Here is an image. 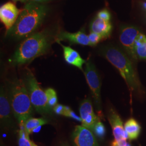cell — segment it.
<instances>
[{
    "instance_id": "6da1fadb",
    "label": "cell",
    "mask_w": 146,
    "mask_h": 146,
    "mask_svg": "<svg viewBox=\"0 0 146 146\" xmlns=\"http://www.w3.org/2000/svg\"><path fill=\"white\" fill-rule=\"evenodd\" d=\"M47 13L46 5L29 0L20 11L14 26L7 31V36L15 40L29 36L42 25Z\"/></svg>"
},
{
    "instance_id": "7a4b0ae2",
    "label": "cell",
    "mask_w": 146,
    "mask_h": 146,
    "mask_svg": "<svg viewBox=\"0 0 146 146\" xmlns=\"http://www.w3.org/2000/svg\"><path fill=\"white\" fill-rule=\"evenodd\" d=\"M56 37L48 30L34 33L25 38L17 48L11 58V63L22 65L31 62L35 58L45 54L49 50Z\"/></svg>"
},
{
    "instance_id": "3957f363",
    "label": "cell",
    "mask_w": 146,
    "mask_h": 146,
    "mask_svg": "<svg viewBox=\"0 0 146 146\" xmlns=\"http://www.w3.org/2000/svg\"><path fill=\"white\" fill-rule=\"evenodd\" d=\"M6 88L14 115L19 125H25L31 117L33 108L24 80L14 78L8 81Z\"/></svg>"
},
{
    "instance_id": "277c9868",
    "label": "cell",
    "mask_w": 146,
    "mask_h": 146,
    "mask_svg": "<svg viewBox=\"0 0 146 146\" xmlns=\"http://www.w3.org/2000/svg\"><path fill=\"white\" fill-rule=\"evenodd\" d=\"M101 53L119 70L131 90H137L140 88L141 84L131 59L120 48L113 45L107 46L101 49Z\"/></svg>"
},
{
    "instance_id": "5b68a950",
    "label": "cell",
    "mask_w": 146,
    "mask_h": 146,
    "mask_svg": "<svg viewBox=\"0 0 146 146\" xmlns=\"http://www.w3.org/2000/svg\"><path fill=\"white\" fill-rule=\"evenodd\" d=\"M24 81L30 96L31 104L37 111L41 114L51 113V108L48 104L47 95L40 87L33 73L27 69Z\"/></svg>"
},
{
    "instance_id": "8992f818",
    "label": "cell",
    "mask_w": 146,
    "mask_h": 146,
    "mask_svg": "<svg viewBox=\"0 0 146 146\" xmlns=\"http://www.w3.org/2000/svg\"><path fill=\"white\" fill-rule=\"evenodd\" d=\"M84 75L87 84L90 89L96 107L101 108V81L99 74L94 63L88 59L86 62Z\"/></svg>"
},
{
    "instance_id": "52a82bcc",
    "label": "cell",
    "mask_w": 146,
    "mask_h": 146,
    "mask_svg": "<svg viewBox=\"0 0 146 146\" xmlns=\"http://www.w3.org/2000/svg\"><path fill=\"white\" fill-rule=\"evenodd\" d=\"M141 33L135 27L125 26L122 28L120 34V40L129 56L136 60L137 56L135 52V42L138 35Z\"/></svg>"
},
{
    "instance_id": "ba28073f",
    "label": "cell",
    "mask_w": 146,
    "mask_h": 146,
    "mask_svg": "<svg viewBox=\"0 0 146 146\" xmlns=\"http://www.w3.org/2000/svg\"><path fill=\"white\" fill-rule=\"evenodd\" d=\"M13 111L7 88L1 86L0 90V119L1 125L5 128H11L13 121L11 116Z\"/></svg>"
},
{
    "instance_id": "9c48e42d",
    "label": "cell",
    "mask_w": 146,
    "mask_h": 146,
    "mask_svg": "<svg viewBox=\"0 0 146 146\" xmlns=\"http://www.w3.org/2000/svg\"><path fill=\"white\" fill-rule=\"evenodd\" d=\"M75 146H99L92 131L83 125H76L72 134Z\"/></svg>"
},
{
    "instance_id": "30bf717a",
    "label": "cell",
    "mask_w": 146,
    "mask_h": 146,
    "mask_svg": "<svg viewBox=\"0 0 146 146\" xmlns=\"http://www.w3.org/2000/svg\"><path fill=\"white\" fill-rule=\"evenodd\" d=\"M79 111L82 125L93 131L98 118L94 113L91 100L89 98L84 100L80 104Z\"/></svg>"
},
{
    "instance_id": "8fae6325",
    "label": "cell",
    "mask_w": 146,
    "mask_h": 146,
    "mask_svg": "<svg viewBox=\"0 0 146 146\" xmlns=\"http://www.w3.org/2000/svg\"><path fill=\"white\" fill-rule=\"evenodd\" d=\"M20 11L13 3L8 2L0 8V20L5 25L7 31L14 26L17 20Z\"/></svg>"
},
{
    "instance_id": "7c38bea8",
    "label": "cell",
    "mask_w": 146,
    "mask_h": 146,
    "mask_svg": "<svg viewBox=\"0 0 146 146\" xmlns=\"http://www.w3.org/2000/svg\"><path fill=\"white\" fill-rule=\"evenodd\" d=\"M62 40L67 41L70 44L90 46L88 36L86 34L84 29L74 33H70L65 31H60L56 36L55 41L58 42Z\"/></svg>"
},
{
    "instance_id": "4fadbf2b",
    "label": "cell",
    "mask_w": 146,
    "mask_h": 146,
    "mask_svg": "<svg viewBox=\"0 0 146 146\" xmlns=\"http://www.w3.org/2000/svg\"><path fill=\"white\" fill-rule=\"evenodd\" d=\"M108 119L110 125L113 129V135L115 141L119 142L122 140H127L129 139V136L123 128V122L119 115L115 111L111 110L108 115Z\"/></svg>"
},
{
    "instance_id": "5bb4252c",
    "label": "cell",
    "mask_w": 146,
    "mask_h": 146,
    "mask_svg": "<svg viewBox=\"0 0 146 146\" xmlns=\"http://www.w3.org/2000/svg\"><path fill=\"white\" fill-rule=\"evenodd\" d=\"M60 46L62 47L63 50V55L66 61L68 64L82 70V66L86 61L81 57L78 52L74 50L71 47L65 46L58 42Z\"/></svg>"
},
{
    "instance_id": "9a60e30c",
    "label": "cell",
    "mask_w": 146,
    "mask_h": 146,
    "mask_svg": "<svg viewBox=\"0 0 146 146\" xmlns=\"http://www.w3.org/2000/svg\"><path fill=\"white\" fill-rule=\"evenodd\" d=\"M112 30L110 21H107L98 17L95 18L90 25V32H94L101 35L104 38L110 36Z\"/></svg>"
},
{
    "instance_id": "2e32d148",
    "label": "cell",
    "mask_w": 146,
    "mask_h": 146,
    "mask_svg": "<svg viewBox=\"0 0 146 146\" xmlns=\"http://www.w3.org/2000/svg\"><path fill=\"white\" fill-rule=\"evenodd\" d=\"M125 129L128 134L129 139L134 140L137 139L139 135L141 127L135 119H130L125 122Z\"/></svg>"
},
{
    "instance_id": "e0dca14e",
    "label": "cell",
    "mask_w": 146,
    "mask_h": 146,
    "mask_svg": "<svg viewBox=\"0 0 146 146\" xmlns=\"http://www.w3.org/2000/svg\"><path fill=\"white\" fill-rule=\"evenodd\" d=\"M135 52L137 58L146 60V36L142 33L136 39Z\"/></svg>"
},
{
    "instance_id": "ac0fdd59",
    "label": "cell",
    "mask_w": 146,
    "mask_h": 146,
    "mask_svg": "<svg viewBox=\"0 0 146 146\" xmlns=\"http://www.w3.org/2000/svg\"><path fill=\"white\" fill-rule=\"evenodd\" d=\"M47 123V120L44 118L31 117L25 122V127L27 132L29 135L35 129L46 125Z\"/></svg>"
},
{
    "instance_id": "d6986e66",
    "label": "cell",
    "mask_w": 146,
    "mask_h": 146,
    "mask_svg": "<svg viewBox=\"0 0 146 146\" xmlns=\"http://www.w3.org/2000/svg\"><path fill=\"white\" fill-rule=\"evenodd\" d=\"M20 129L19 131L18 143L19 146H32L31 140L29 137V134L27 132L25 125H20Z\"/></svg>"
},
{
    "instance_id": "ffe728a7",
    "label": "cell",
    "mask_w": 146,
    "mask_h": 146,
    "mask_svg": "<svg viewBox=\"0 0 146 146\" xmlns=\"http://www.w3.org/2000/svg\"><path fill=\"white\" fill-rule=\"evenodd\" d=\"M47 95L48 104L50 108H54L58 103V98L55 90L54 89L49 88L45 90Z\"/></svg>"
},
{
    "instance_id": "44dd1931",
    "label": "cell",
    "mask_w": 146,
    "mask_h": 146,
    "mask_svg": "<svg viewBox=\"0 0 146 146\" xmlns=\"http://www.w3.org/2000/svg\"><path fill=\"white\" fill-rule=\"evenodd\" d=\"M95 135L99 138H103L106 134V129L104 124L100 121L98 120L94 126L93 131Z\"/></svg>"
},
{
    "instance_id": "7402d4cb",
    "label": "cell",
    "mask_w": 146,
    "mask_h": 146,
    "mask_svg": "<svg viewBox=\"0 0 146 146\" xmlns=\"http://www.w3.org/2000/svg\"><path fill=\"white\" fill-rule=\"evenodd\" d=\"M88 37L90 46H96L99 42L104 38V37L102 36L101 35L94 32H90Z\"/></svg>"
},
{
    "instance_id": "603a6c76",
    "label": "cell",
    "mask_w": 146,
    "mask_h": 146,
    "mask_svg": "<svg viewBox=\"0 0 146 146\" xmlns=\"http://www.w3.org/2000/svg\"><path fill=\"white\" fill-rule=\"evenodd\" d=\"M63 116L71 117L75 120L81 122V117H79L76 114H75V113L73 111V110H72L70 108V107H69L68 106H64V111Z\"/></svg>"
},
{
    "instance_id": "cb8c5ba5",
    "label": "cell",
    "mask_w": 146,
    "mask_h": 146,
    "mask_svg": "<svg viewBox=\"0 0 146 146\" xmlns=\"http://www.w3.org/2000/svg\"><path fill=\"white\" fill-rule=\"evenodd\" d=\"M97 17L105 21H110L111 19V15L110 14V11L107 9H103L100 11L98 13Z\"/></svg>"
},
{
    "instance_id": "d4e9b609",
    "label": "cell",
    "mask_w": 146,
    "mask_h": 146,
    "mask_svg": "<svg viewBox=\"0 0 146 146\" xmlns=\"http://www.w3.org/2000/svg\"><path fill=\"white\" fill-rule=\"evenodd\" d=\"M54 111L55 113L59 115H63L64 111V106L62 104H57L53 108Z\"/></svg>"
},
{
    "instance_id": "484cf974",
    "label": "cell",
    "mask_w": 146,
    "mask_h": 146,
    "mask_svg": "<svg viewBox=\"0 0 146 146\" xmlns=\"http://www.w3.org/2000/svg\"><path fill=\"white\" fill-rule=\"evenodd\" d=\"M111 146H121L119 144V143L116 141H113L112 143H111Z\"/></svg>"
},
{
    "instance_id": "4316f807",
    "label": "cell",
    "mask_w": 146,
    "mask_h": 146,
    "mask_svg": "<svg viewBox=\"0 0 146 146\" xmlns=\"http://www.w3.org/2000/svg\"><path fill=\"white\" fill-rule=\"evenodd\" d=\"M32 1H34V2H38V3H42V2H46L48 0H31Z\"/></svg>"
},
{
    "instance_id": "83f0119b",
    "label": "cell",
    "mask_w": 146,
    "mask_h": 146,
    "mask_svg": "<svg viewBox=\"0 0 146 146\" xmlns=\"http://www.w3.org/2000/svg\"><path fill=\"white\" fill-rule=\"evenodd\" d=\"M13 1H20L22 2H26L29 1V0H13Z\"/></svg>"
},
{
    "instance_id": "f1b7e54d",
    "label": "cell",
    "mask_w": 146,
    "mask_h": 146,
    "mask_svg": "<svg viewBox=\"0 0 146 146\" xmlns=\"http://www.w3.org/2000/svg\"><path fill=\"white\" fill-rule=\"evenodd\" d=\"M31 146H38L36 144H35L33 141H31Z\"/></svg>"
},
{
    "instance_id": "f546056e",
    "label": "cell",
    "mask_w": 146,
    "mask_h": 146,
    "mask_svg": "<svg viewBox=\"0 0 146 146\" xmlns=\"http://www.w3.org/2000/svg\"><path fill=\"white\" fill-rule=\"evenodd\" d=\"M132 146L131 145V144L129 143H127V145H126V146Z\"/></svg>"
},
{
    "instance_id": "4dcf8cb0",
    "label": "cell",
    "mask_w": 146,
    "mask_h": 146,
    "mask_svg": "<svg viewBox=\"0 0 146 146\" xmlns=\"http://www.w3.org/2000/svg\"><path fill=\"white\" fill-rule=\"evenodd\" d=\"M62 146H69L68 145H63Z\"/></svg>"
}]
</instances>
